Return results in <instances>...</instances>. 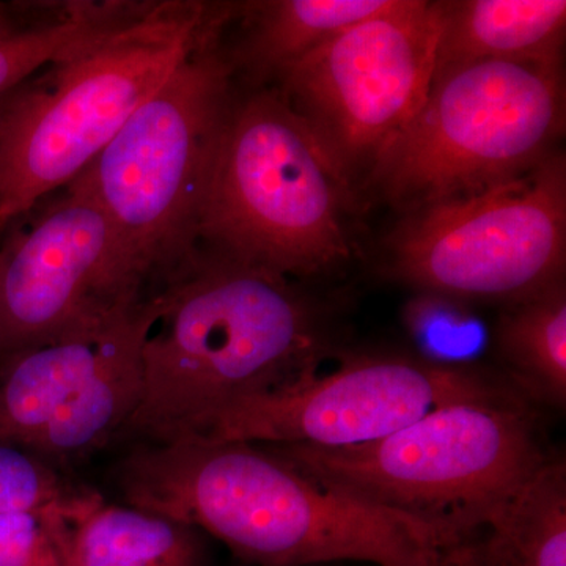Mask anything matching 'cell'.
Returning a JSON list of instances; mask_svg holds the SVG:
<instances>
[{"instance_id": "1", "label": "cell", "mask_w": 566, "mask_h": 566, "mask_svg": "<svg viewBox=\"0 0 566 566\" xmlns=\"http://www.w3.org/2000/svg\"><path fill=\"white\" fill-rule=\"evenodd\" d=\"M118 482L128 505L208 532L260 566H446L449 557L433 528L304 474L263 446L148 442L126 457Z\"/></svg>"}, {"instance_id": "2", "label": "cell", "mask_w": 566, "mask_h": 566, "mask_svg": "<svg viewBox=\"0 0 566 566\" xmlns=\"http://www.w3.org/2000/svg\"><path fill=\"white\" fill-rule=\"evenodd\" d=\"M142 395L125 436L170 441L216 409L314 370V307L283 275L205 251L155 294Z\"/></svg>"}, {"instance_id": "3", "label": "cell", "mask_w": 566, "mask_h": 566, "mask_svg": "<svg viewBox=\"0 0 566 566\" xmlns=\"http://www.w3.org/2000/svg\"><path fill=\"white\" fill-rule=\"evenodd\" d=\"M234 6L137 2L98 39L0 95V234L66 188Z\"/></svg>"}, {"instance_id": "4", "label": "cell", "mask_w": 566, "mask_h": 566, "mask_svg": "<svg viewBox=\"0 0 566 566\" xmlns=\"http://www.w3.org/2000/svg\"><path fill=\"white\" fill-rule=\"evenodd\" d=\"M263 447L304 474L433 528L449 557L551 458L515 390L442 406L364 446Z\"/></svg>"}, {"instance_id": "5", "label": "cell", "mask_w": 566, "mask_h": 566, "mask_svg": "<svg viewBox=\"0 0 566 566\" xmlns=\"http://www.w3.org/2000/svg\"><path fill=\"white\" fill-rule=\"evenodd\" d=\"M346 181L279 88L234 98L199 219V249L283 275L349 256Z\"/></svg>"}, {"instance_id": "6", "label": "cell", "mask_w": 566, "mask_h": 566, "mask_svg": "<svg viewBox=\"0 0 566 566\" xmlns=\"http://www.w3.org/2000/svg\"><path fill=\"white\" fill-rule=\"evenodd\" d=\"M216 36L189 54L71 182L111 219L153 292L199 253V219L233 95Z\"/></svg>"}, {"instance_id": "7", "label": "cell", "mask_w": 566, "mask_h": 566, "mask_svg": "<svg viewBox=\"0 0 566 566\" xmlns=\"http://www.w3.org/2000/svg\"><path fill=\"white\" fill-rule=\"evenodd\" d=\"M564 129L562 62L468 63L434 74L371 170L386 196L420 210L524 177Z\"/></svg>"}, {"instance_id": "8", "label": "cell", "mask_w": 566, "mask_h": 566, "mask_svg": "<svg viewBox=\"0 0 566 566\" xmlns=\"http://www.w3.org/2000/svg\"><path fill=\"white\" fill-rule=\"evenodd\" d=\"M389 248L400 281L464 303L515 304L564 282V156L553 151L516 180L420 208Z\"/></svg>"}, {"instance_id": "9", "label": "cell", "mask_w": 566, "mask_h": 566, "mask_svg": "<svg viewBox=\"0 0 566 566\" xmlns=\"http://www.w3.org/2000/svg\"><path fill=\"white\" fill-rule=\"evenodd\" d=\"M439 2L394 0L279 77V92L348 182L374 169L430 92Z\"/></svg>"}, {"instance_id": "10", "label": "cell", "mask_w": 566, "mask_h": 566, "mask_svg": "<svg viewBox=\"0 0 566 566\" xmlns=\"http://www.w3.org/2000/svg\"><path fill=\"white\" fill-rule=\"evenodd\" d=\"M509 390L474 367L356 357L329 374L316 367L277 389L229 401L175 439L346 449L397 433L442 406Z\"/></svg>"}, {"instance_id": "11", "label": "cell", "mask_w": 566, "mask_h": 566, "mask_svg": "<svg viewBox=\"0 0 566 566\" xmlns=\"http://www.w3.org/2000/svg\"><path fill=\"white\" fill-rule=\"evenodd\" d=\"M155 294L98 322L0 359V442L54 463L125 434L142 395V349Z\"/></svg>"}, {"instance_id": "12", "label": "cell", "mask_w": 566, "mask_h": 566, "mask_svg": "<svg viewBox=\"0 0 566 566\" xmlns=\"http://www.w3.org/2000/svg\"><path fill=\"white\" fill-rule=\"evenodd\" d=\"M24 218L0 248V359L155 294L106 212L76 182Z\"/></svg>"}, {"instance_id": "13", "label": "cell", "mask_w": 566, "mask_h": 566, "mask_svg": "<svg viewBox=\"0 0 566 566\" xmlns=\"http://www.w3.org/2000/svg\"><path fill=\"white\" fill-rule=\"evenodd\" d=\"M63 566H203L199 528L88 490L51 513Z\"/></svg>"}, {"instance_id": "14", "label": "cell", "mask_w": 566, "mask_h": 566, "mask_svg": "<svg viewBox=\"0 0 566 566\" xmlns=\"http://www.w3.org/2000/svg\"><path fill=\"white\" fill-rule=\"evenodd\" d=\"M434 74L475 62H562L565 0L439 2Z\"/></svg>"}, {"instance_id": "15", "label": "cell", "mask_w": 566, "mask_h": 566, "mask_svg": "<svg viewBox=\"0 0 566 566\" xmlns=\"http://www.w3.org/2000/svg\"><path fill=\"white\" fill-rule=\"evenodd\" d=\"M446 566H566V465L546 461Z\"/></svg>"}, {"instance_id": "16", "label": "cell", "mask_w": 566, "mask_h": 566, "mask_svg": "<svg viewBox=\"0 0 566 566\" xmlns=\"http://www.w3.org/2000/svg\"><path fill=\"white\" fill-rule=\"evenodd\" d=\"M394 0H270L238 7L245 20L244 39L233 71L243 69L252 80L281 77L338 33L376 17Z\"/></svg>"}, {"instance_id": "17", "label": "cell", "mask_w": 566, "mask_h": 566, "mask_svg": "<svg viewBox=\"0 0 566 566\" xmlns=\"http://www.w3.org/2000/svg\"><path fill=\"white\" fill-rule=\"evenodd\" d=\"M497 344L517 389L532 400L565 408L566 292L564 282L510 304L497 326Z\"/></svg>"}, {"instance_id": "18", "label": "cell", "mask_w": 566, "mask_h": 566, "mask_svg": "<svg viewBox=\"0 0 566 566\" xmlns=\"http://www.w3.org/2000/svg\"><path fill=\"white\" fill-rule=\"evenodd\" d=\"M129 3L65 2L52 14L10 35L0 36V95L69 52L98 39L125 20Z\"/></svg>"}, {"instance_id": "19", "label": "cell", "mask_w": 566, "mask_h": 566, "mask_svg": "<svg viewBox=\"0 0 566 566\" xmlns=\"http://www.w3.org/2000/svg\"><path fill=\"white\" fill-rule=\"evenodd\" d=\"M468 304L430 292H419L406 304L405 324L422 349V359L450 367H471L469 363L485 344V333Z\"/></svg>"}, {"instance_id": "20", "label": "cell", "mask_w": 566, "mask_h": 566, "mask_svg": "<svg viewBox=\"0 0 566 566\" xmlns=\"http://www.w3.org/2000/svg\"><path fill=\"white\" fill-rule=\"evenodd\" d=\"M87 491L71 485L40 457L0 442V515L61 510Z\"/></svg>"}, {"instance_id": "21", "label": "cell", "mask_w": 566, "mask_h": 566, "mask_svg": "<svg viewBox=\"0 0 566 566\" xmlns=\"http://www.w3.org/2000/svg\"><path fill=\"white\" fill-rule=\"evenodd\" d=\"M50 512L0 515V566H63Z\"/></svg>"}, {"instance_id": "22", "label": "cell", "mask_w": 566, "mask_h": 566, "mask_svg": "<svg viewBox=\"0 0 566 566\" xmlns=\"http://www.w3.org/2000/svg\"><path fill=\"white\" fill-rule=\"evenodd\" d=\"M21 11L18 3L14 6H7V3L0 2V36L10 35V33L20 31L25 28V22L20 20Z\"/></svg>"}]
</instances>
